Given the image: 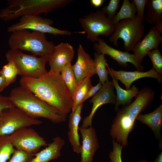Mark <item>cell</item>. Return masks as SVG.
<instances>
[{"mask_svg": "<svg viewBox=\"0 0 162 162\" xmlns=\"http://www.w3.org/2000/svg\"><path fill=\"white\" fill-rule=\"evenodd\" d=\"M20 86L61 112L71 111L73 99L60 74L50 71L37 78L22 77Z\"/></svg>", "mask_w": 162, "mask_h": 162, "instance_id": "cell-1", "label": "cell"}, {"mask_svg": "<svg viewBox=\"0 0 162 162\" xmlns=\"http://www.w3.org/2000/svg\"><path fill=\"white\" fill-rule=\"evenodd\" d=\"M9 97L13 106L32 118H44L55 124L64 122L67 119V114L61 112L21 86L13 88Z\"/></svg>", "mask_w": 162, "mask_h": 162, "instance_id": "cell-2", "label": "cell"}, {"mask_svg": "<svg viewBox=\"0 0 162 162\" xmlns=\"http://www.w3.org/2000/svg\"><path fill=\"white\" fill-rule=\"evenodd\" d=\"M71 0H10L7 7L0 11V19L7 21L27 15L47 14L64 7Z\"/></svg>", "mask_w": 162, "mask_h": 162, "instance_id": "cell-3", "label": "cell"}, {"mask_svg": "<svg viewBox=\"0 0 162 162\" xmlns=\"http://www.w3.org/2000/svg\"><path fill=\"white\" fill-rule=\"evenodd\" d=\"M8 44L10 49L26 51L36 56L48 57L55 46L52 42L47 40L45 33L28 30L11 33Z\"/></svg>", "mask_w": 162, "mask_h": 162, "instance_id": "cell-4", "label": "cell"}, {"mask_svg": "<svg viewBox=\"0 0 162 162\" xmlns=\"http://www.w3.org/2000/svg\"><path fill=\"white\" fill-rule=\"evenodd\" d=\"M145 110L143 106L134 101L117 110L110 133L113 139L123 147L128 145V135L133 129L135 120Z\"/></svg>", "mask_w": 162, "mask_h": 162, "instance_id": "cell-5", "label": "cell"}, {"mask_svg": "<svg viewBox=\"0 0 162 162\" xmlns=\"http://www.w3.org/2000/svg\"><path fill=\"white\" fill-rule=\"evenodd\" d=\"M143 20L137 15L133 19L120 20L115 24V30L109 38L110 41L118 47V40L122 39L124 42V49L128 52L132 50L144 33Z\"/></svg>", "mask_w": 162, "mask_h": 162, "instance_id": "cell-6", "label": "cell"}, {"mask_svg": "<svg viewBox=\"0 0 162 162\" xmlns=\"http://www.w3.org/2000/svg\"><path fill=\"white\" fill-rule=\"evenodd\" d=\"M8 62L12 61L16 65L18 75L22 77L38 78L48 71L45 68L48 57H37L24 53L18 49L9 50L5 54Z\"/></svg>", "mask_w": 162, "mask_h": 162, "instance_id": "cell-7", "label": "cell"}, {"mask_svg": "<svg viewBox=\"0 0 162 162\" xmlns=\"http://www.w3.org/2000/svg\"><path fill=\"white\" fill-rule=\"evenodd\" d=\"M79 21L86 34V38L93 43L97 41L99 35L109 36L115 30L113 20L106 16L101 10L90 13L80 18Z\"/></svg>", "mask_w": 162, "mask_h": 162, "instance_id": "cell-8", "label": "cell"}, {"mask_svg": "<svg viewBox=\"0 0 162 162\" xmlns=\"http://www.w3.org/2000/svg\"><path fill=\"white\" fill-rule=\"evenodd\" d=\"M42 123L12 106L0 112V136H9L20 128Z\"/></svg>", "mask_w": 162, "mask_h": 162, "instance_id": "cell-9", "label": "cell"}, {"mask_svg": "<svg viewBox=\"0 0 162 162\" xmlns=\"http://www.w3.org/2000/svg\"><path fill=\"white\" fill-rule=\"evenodd\" d=\"M53 23L52 20L39 15H25L21 17L17 22L9 27L7 31L11 33L21 30H31L55 35H70L73 33L68 30H62L51 26Z\"/></svg>", "mask_w": 162, "mask_h": 162, "instance_id": "cell-10", "label": "cell"}, {"mask_svg": "<svg viewBox=\"0 0 162 162\" xmlns=\"http://www.w3.org/2000/svg\"><path fill=\"white\" fill-rule=\"evenodd\" d=\"M8 137L16 149L29 153L35 154L48 144L34 130L28 127L20 128Z\"/></svg>", "mask_w": 162, "mask_h": 162, "instance_id": "cell-11", "label": "cell"}, {"mask_svg": "<svg viewBox=\"0 0 162 162\" xmlns=\"http://www.w3.org/2000/svg\"><path fill=\"white\" fill-rule=\"evenodd\" d=\"M114 86L112 81L105 82L101 88L90 100L89 102L93 104L91 111L89 114L85 117L81 127L86 128L92 126V120L97 109L105 104H115L116 95L114 91Z\"/></svg>", "mask_w": 162, "mask_h": 162, "instance_id": "cell-12", "label": "cell"}, {"mask_svg": "<svg viewBox=\"0 0 162 162\" xmlns=\"http://www.w3.org/2000/svg\"><path fill=\"white\" fill-rule=\"evenodd\" d=\"M97 41L98 43L94 44V47L98 53L109 55L119 64L124 67H127L128 65V63L130 62L134 66L137 70L143 71L144 66L136 61L133 54L115 49L99 37Z\"/></svg>", "mask_w": 162, "mask_h": 162, "instance_id": "cell-13", "label": "cell"}, {"mask_svg": "<svg viewBox=\"0 0 162 162\" xmlns=\"http://www.w3.org/2000/svg\"><path fill=\"white\" fill-rule=\"evenodd\" d=\"M74 52L73 46L68 43L62 42L55 46L48 58L49 71L60 74L62 70L71 63Z\"/></svg>", "mask_w": 162, "mask_h": 162, "instance_id": "cell-14", "label": "cell"}, {"mask_svg": "<svg viewBox=\"0 0 162 162\" xmlns=\"http://www.w3.org/2000/svg\"><path fill=\"white\" fill-rule=\"evenodd\" d=\"M77 58L75 63L72 65L78 85L87 77H91L96 74L94 59L80 44L77 50Z\"/></svg>", "mask_w": 162, "mask_h": 162, "instance_id": "cell-15", "label": "cell"}, {"mask_svg": "<svg viewBox=\"0 0 162 162\" xmlns=\"http://www.w3.org/2000/svg\"><path fill=\"white\" fill-rule=\"evenodd\" d=\"M162 42L160 33L152 27L143 39L137 43L132 50L136 61L141 64L144 57L151 50L158 48Z\"/></svg>", "mask_w": 162, "mask_h": 162, "instance_id": "cell-16", "label": "cell"}, {"mask_svg": "<svg viewBox=\"0 0 162 162\" xmlns=\"http://www.w3.org/2000/svg\"><path fill=\"white\" fill-rule=\"evenodd\" d=\"M106 68L108 74L112 77L120 81L124 85L126 89H130L131 84L134 81L143 77L154 78L157 79L158 82H162V76L156 72L153 68L146 72L137 70L134 71L116 70L110 67L108 64L106 65Z\"/></svg>", "mask_w": 162, "mask_h": 162, "instance_id": "cell-17", "label": "cell"}, {"mask_svg": "<svg viewBox=\"0 0 162 162\" xmlns=\"http://www.w3.org/2000/svg\"><path fill=\"white\" fill-rule=\"evenodd\" d=\"M82 138L80 162H93L95 153L99 147L95 129L89 127L85 128L79 127Z\"/></svg>", "mask_w": 162, "mask_h": 162, "instance_id": "cell-18", "label": "cell"}, {"mask_svg": "<svg viewBox=\"0 0 162 162\" xmlns=\"http://www.w3.org/2000/svg\"><path fill=\"white\" fill-rule=\"evenodd\" d=\"M83 107V103H82L77 106L74 112H71L69 116L68 124L69 140L73 151L78 154H80L81 150L78 131L79 123L82 119L81 112Z\"/></svg>", "mask_w": 162, "mask_h": 162, "instance_id": "cell-19", "label": "cell"}, {"mask_svg": "<svg viewBox=\"0 0 162 162\" xmlns=\"http://www.w3.org/2000/svg\"><path fill=\"white\" fill-rule=\"evenodd\" d=\"M52 140L45 148L35 153L29 162H48L59 158L61 150L65 144L64 140L59 136L53 138Z\"/></svg>", "mask_w": 162, "mask_h": 162, "instance_id": "cell-20", "label": "cell"}, {"mask_svg": "<svg viewBox=\"0 0 162 162\" xmlns=\"http://www.w3.org/2000/svg\"><path fill=\"white\" fill-rule=\"evenodd\" d=\"M147 125L152 130L155 136L159 139L162 125V104L153 111L146 114H139L136 119Z\"/></svg>", "mask_w": 162, "mask_h": 162, "instance_id": "cell-21", "label": "cell"}, {"mask_svg": "<svg viewBox=\"0 0 162 162\" xmlns=\"http://www.w3.org/2000/svg\"><path fill=\"white\" fill-rule=\"evenodd\" d=\"M112 78V81L116 92L114 109L117 111L119 105H126L131 103L132 99L136 96L139 89L135 85H133L131 88L128 89H124L120 86L118 80Z\"/></svg>", "mask_w": 162, "mask_h": 162, "instance_id": "cell-22", "label": "cell"}, {"mask_svg": "<svg viewBox=\"0 0 162 162\" xmlns=\"http://www.w3.org/2000/svg\"><path fill=\"white\" fill-rule=\"evenodd\" d=\"M144 19L148 23L155 25L162 21V0H148Z\"/></svg>", "mask_w": 162, "mask_h": 162, "instance_id": "cell-23", "label": "cell"}, {"mask_svg": "<svg viewBox=\"0 0 162 162\" xmlns=\"http://www.w3.org/2000/svg\"><path fill=\"white\" fill-rule=\"evenodd\" d=\"M94 59V68L96 74H97L99 78V82L102 85L109 81L108 73L107 70V64L105 55L95 52Z\"/></svg>", "mask_w": 162, "mask_h": 162, "instance_id": "cell-24", "label": "cell"}, {"mask_svg": "<svg viewBox=\"0 0 162 162\" xmlns=\"http://www.w3.org/2000/svg\"><path fill=\"white\" fill-rule=\"evenodd\" d=\"M91 77H87L80 84L78 85L72 97L73 104L71 112L74 111L77 106L82 103V100L88 92L93 86Z\"/></svg>", "mask_w": 162, "mask_h": 162, "instance_id": "cell-25", "label": "cell"}, {"mask_svg": "<svg viewBox=\"0 0 162 162\" xmlns=\"http://www.w3.org/2000/svg\"><path fill=\"white\" fill-rule=\"evenodd\" d=\"M136 10L133 0H124L119 11L116 13L113 21L115 24L120 20L125 19H133L136 16Z\"/></svg>", "mask_w": 162, "mask_h": 162, "instance_id": "cell-26", "label": "cell"}, {"mask_svg": "<svg viewBox=\"0 0 162 162\" xmlns=\"http://www.w3.org/2000/svg\"><path fill=\"white\" fill-rule=\"evenodd\" d=\"M60 74L72 98L78 85L71 63L68 64L62 70Z\"/></svg>", "mask_w": 162, "mask_h": 162, "instance_id": "cell-27", "label": "cell"}, {"mask_svg": "<svg viewBox=\"0 0 162 162\" xmlns=\"http://www.w3.org/2000/svg\"><path fill=\"white\" fill-rule=\"evenodd\" d=\"M15 149L8 136H0V162H7Z\"/></svg>", "mask_w": 162, "mask_h": 162, "instance_id": "cell-28", "label": "cell"}, {"mask_svg": "<svg viewBox=\"0 0 162 162\" xmlns=\"http://www.w3.org/2000/svg\"><path fill=\"white\" fill-rule=\"evenodd\" d=\"M4 78L7 86L14 82L18 75V71L15 63L12 61H9L4 65L0 70Z\"/></svg>", "mask_w": 162, "mask_h": 162, "instance_id": "cell-29", "label": "cell"}, {"mask_svg": "<svg viewBox=\"0 0 162 162\" xmlns=\"http://www.w3.org/2000/svg\"><path fill=\"white\" fill-rule=\"evenodd\" d=\"M147 55L152 63L153 68L156 72L162 76V56L158 48L151 50Z\"/></svg>", "mask_w": 162, "mask_h": 162, "instance_id": "cell-30", "label": "cell"}, {"mask_svg": "<svg viewBox=\"0 0 162 162\" xmlns=\"http://www.w3.org/2000/svg\"><path fill=\"white\" fill-rule=\"evenodd\" d=\"M34 154L15 149L7 162H29L34 157Z\"/></svg>", "mask_w": 162, "mask_h": 162, "instance_id": "cell-31", "label": "cell"}, {"mask_svg": "<svg viewBox=\"0 0 162 162\" xmlns=\"http://www.w3.org/2000/svg\"><path fill=\"white\" fill-rule=\"evenodd\" d=\"M120 2V0H110L108 5L103 7L101 10L107 15L108 18L113 20L119 7Z\"/></svg>", "mask_w": 162, "mask_h": 162, "instance_id": "cell-32", "label": "cell"}, {"mask_svg": "<svg viewBox=\"0 0 162 162\" xmlns=\"http://www.w3.org/2000/svg\"><path fill=\"white\" fill-rule=\"evenodd\" d=\"M113 149L109 154V157L111 162H122L121 152L123 146L121 144L113 139L112 140Z\"/></svg>", "mask_w": 162, "mask_h": 162, "instance_id": "cell-33", "label": "cell"}, {"mask_svg": "<svg viewBox=\"0 0 162 162\" xmlns=\"http://www.w3.org/2000/svg\"><path fill=\"white\" fill-rule=\"evenodd\" d=\"M136 6L137 15L144 20L145 9L148 0H133Z\"/></svg>", "mask_w": 162, "mask_h": 162, "instance_id": "cell-34", "label": "cell"}, {"mask_svg": "<svg viewBox=\"0 0 162 162\" xmlns=\"http://www.w3.org/2000/svg\"><path fill=\"white\" fill-rule=\"evenodd\" d=\"M12 106L9 96H4L0 94V112Z\"/></svg>", "mask_w": 162, "mask_h": 162, "instance_id": "cell-35", "label": "cell"}, {"mask_svg": "<svg viewBox=\"0 0 162 162\" xmlns=\"http://www.w3.org/2000/svg\"><path fill=\"white\" fill-rule=\"evenodd\" d=\"M102 86V84L100 82L95 86H92L83 98L82 102L83 103L88 98L93 96L101 88Z\"/></svg>", "mask_w": 162, "mask_h": 162, "instance_id": "cell-36", "label": "cell"}, {"mask_svg": "<svg viewBox=\"0 0 162 162\" xmlns=\"http://www.w3.org/2000/svg\"><path fill=\"white\" fill-rule=\"evenodd\" d=\"M7 86L6 80L0 70V94Z\"/></svg>", "mask_w": 162, "mask_h": 162, "instance_id": "cell-37", "label": "cell"}, {"mask_svg": "<svg viewBox=\"0 0 162 162\" xmlns=\"http://www.w3.org/2000/svg\"><path fill=\"white\" fill-rule=\"evenodd\" d=\"M104 1V0H91L90 2L94 7L98 8L102 5Z\"/></svg>", "mask_w": 162, "mask_h": 162, "instance_id": "cell-38", "label": "cell"}, {"mask_svg": "<svg viewBox=\"0 0 162 162\" xmlns=\"http://www.w3.org/2000/svg\"><path fill=\"white\" fill-rule=\"evenodd\" d=\"M154 27L160 34L162 33V21L156 24Z\"/></svg>", "mask_w": 162, "mask_h": 162, "instance_id": "cell-39", "label": "cell"}, {"mask_svg": "<svg viewBox=\"0 0 162 162\" xmlns=\"http://www.w3.org/2000/svg\"><path fill=\"white\" fill-rule=\"evenodd\" d=\"M154 162H162V153L161 152L157 156Z\"/></svg>", "mask_w": 162, "mask_h": 162, "instance_id": "cell-40", "label": "cell"}, {"mask_svg": "<svg viewBox=\"0 0 162 162\" xmlns=\"http://www.w3.org/2000/svg\"><path fill=\"white\" fill-rule=\"evenodd\" d=\"M139 162H148L146 160H141Z\"/></svg>", "mask_w": 162, "mask_h": 162, "instance_id": "cell-41", "label": "cell"}]
</instances>
